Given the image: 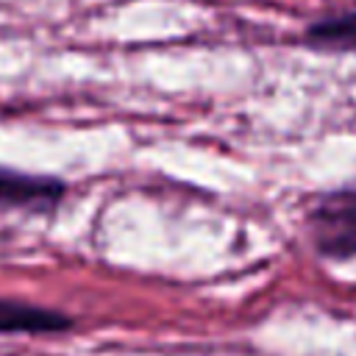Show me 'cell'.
<instances>
[{
  "label": "cell",
  "instance_id": "1",
  "mask_svg": "<svg viewBox=\"0 0 356 356\" xmlns=\"http://www.w3.org/2000/svg\"><path fill=\"white\" fill-rule=\"evenodd\" d=\"M306 222L312 245L323 259H356V186L325 192L309 209Z\"/></svg>",
  "mask_w": 356,
  "mask_h": 356
},
{
  "label": "cell",
  "instance_id": "2",
  "mask_svg": "<svg viewBox=\"0 0 356 356\" xmlns=\"http://www.w3.org/2000/svg\"><path fill=\"white\" fill-rule=\"evenodd\" d=\"M64 195H67V184L61 178L0 167V206L3 209L53 211L64 200Z\"/></svg>",
  "mask_w": 356,
  "mask_h": 356
},
{
  "label": "cell",
  "instance_id": "3",
  "mask_svg": "<svg viewBox=\"0 0 356 356\" xmlns=\"http://www.w3.org/2000/svg\"><path fill=\"white\" fill-rule=\"evenodd\" d=\"M72 325L75 320L58 309L0 298V334H61Z\"/></svg>",
  "mask_w": 356,
  "mask_h": 356
},
{
  "label": "cell",
  "instance_id": "4",
  "mask_svg": "<svg viewBox=\"0 0 356 356\" xmlns=\"http://www.w3.org/2000/svg\"><path fill=\"white\" fill-rule=\"evenodd\" d=\"M303 42L317 50H356V8L312 22Z\"/></svg>",
  "mask_w": 356,
  "mask_h": 356
}]
</instances>
